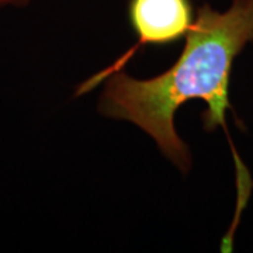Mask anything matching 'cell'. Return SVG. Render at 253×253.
Instances as JSON below:
<instances>
[{"label":"cell","mask_w":253,"mask_h":253,"mask_svg":"<svg viewBox=\"0 0 253 253\" xmlns=\"http://www.w3.org/2000/svg\"><path fill=\"white\" fill-rule=\"evenodd\" d=\"M184 40L181 55L166 72L141 81L113 71L104 76L99 99L101 116L139 126L183 174L191 169V152L174 128V116L184 103L203 100L206 131L225 128L231 71L253 42V0H232L224 11L204 3Z\"/></svg>","instance_id":"cell-1"},{"label":"cell","mask_w":253,"mask_h":253,"mask_svg":"<svg viewBox=\"0 0 253 253\" xmlns=\"http://www.w3.org/2000/svg\"><path fill=\"white\" fill-rule=\"evenodd\" d=\"M191 0H129L128 21L138 46H169L186 38L194 24Z\"/></svg>","instance_id":"cell-2"},{"label":"cell","mask_w":253,"mask_h":253,"mask_svg":"<svg viewBox=\"0 0 253 253\" xmlns=\"http://www.w3.org/2000/svg\"><path fill=\"white\" fill-rule=\"evenodd\" d=\"M33 0H0V9L3 7H24Z\"/></svg>","instance_id":"cell-3"}]
</instances>
